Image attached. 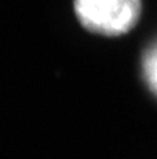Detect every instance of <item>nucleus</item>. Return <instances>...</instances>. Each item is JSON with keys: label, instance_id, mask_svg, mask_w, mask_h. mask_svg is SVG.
I'll return each mask as SVG.
<instances>
[{"label": "nucleus", "instance_id": "obj_1", "mask_svg": "<svg viewBox=\"0 0 157 159\" xmlns=\"http://www.w3.org/2000/svg\"><path fill=\"white\" fill-rule=\"evenodd\" d=\"M74 10L83 28L104 36H118L135 27L141 0H74Z\"/></svg>", "mask_w": 157, "mask_h": 159}, {"label": "nucleus", "instance_id": "obj_2", "mask_svg": "<svg viewBox=\"0 0 157 159\" xmlns=\"http://www.w3.org/2000/svg\"><path fill=\"white\" fill-rule=\"evenodd\" d=\"M143 74L150 89L157 95V42L145 55Z\"/></svg>", "mask_w": 157, "mask_h": 159}]
</instances>
